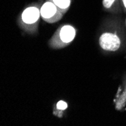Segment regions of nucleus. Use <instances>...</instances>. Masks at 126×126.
Returning <instances> with one entry per match:
<instances>
[{
  "instance_id": "obj_3",
  "label": "nucleus",
  "mask_w": 126,
  "mask_h": 126,
  "mask_svg": "<svg viewBox=\"0 0 126 126\" xmlns=\"http://www.w3.org/2000/svg\"><path fill=\"white\" fill-rule=\"evenodd\" d=\"M40 16V8L35 5H32L24 10L21 14V20L24 24L31 25L37 23Z\"/></svg>"
},
{
  "instance_id": "obj_4",
  "label": "nucleus",
  "mask_w": 126,
  "mask_h": 126,
  "mask_svg": "<svg viewBox=\"0 0 126 126\" xmlns=\"http://www.w3.org/2000/svg\"><path fill=\"white\" fill-rule=\"evenodd\" d=\"M59 32V36L61 42L64 45L73 42L76 36V30L75 28L71 25H64L63 26L60 30Z\"/></svg>"
},
{
  "instance_id": "obj_1",
  "label": "nucleus",
  "mask_w": 126,
  "mask_h": 126,
  "mask_svg": "<svg viewBox=\"0 0 126 126\" xmlns=\"http://www.w3.org/2000/svg\"><path fill=\"white\" fill-rule=\"evenodd\" d=\"M40 13L42 18L50 24L60 20L63 15L58 8L49 0L42 4L40 8Z\"/></svg>"
},
{
  "instance_id": "obj_8",
  "label": "nucleus",
  "mask_w": 126,
  "mask_h": 126,
  "mask_svg": "<svg viewBox=\"0 0 126 126\" xmlns=\"http://www.w3.org/2000/svg\"><path fill=\"white\" fill-rule=\"evenodd\" d=\"M122 2H123V4H124L125 8H126V0H122Z\"/></svg>"
},
{
  "instance_id": "obj_2",
  "label": "nucleus",
  "mask_w": 126,
  "mask_h": 126,
  "mask_svg": "<svg viewBox=\"0 0 126 126\" xmlns=\"http://www.w3.org/2000/svg\"><path fill=\"white\" fill-rule=\"evenodd\" d=\"M100 46L105 51H115L119 48L121 42L116 34L105 32L100 36Z\"/></svg>"
},
{
  "instance_id": "obj_5",
  "label": "nucleus",
  "mask_w": 126,
  "mask_h": 126,
  "mask_svg": "<svg viewBox=\"0 0 126 126\" xmlns=\"http://www.w3.org/2000/svg\"><path fill=\"white\" fill-rule=\"evenodd\" d=\"M52 2L63 14H65L71 5V0H49Z\"/></svg>"
},
{
  "instance_id": "obj_7",
  "label": "nucleus",
  "mask_w": 126,
  "mask_h": 126,
  "mask_svg": "<svg viewBox=\"0 0 126 126\" xmlns=\"http://www.w3.org/2000/svg\"><path fill=\"white\" fill-rule=\"evenodd\" d=\"M57 108H58V110H66L67 108V104L65 101L60 100L59 102H58V104H57Z\"/></svg>"
},
{
  "instance_id": "obj_6",
  "label": "nucleus",
  "mask_w": 126,
  "mask_h": 126,
  "mask_svg": "<svg viewBox=\"0 0 126 126\" xmlns=\"http://www.w3.org/2000/svg\"><path fill=\"white\" fill-rule=\"evenodd\" d=\"M116 0H103V5L105 8H110L114 4Z\"/></svg>"
}]
</instances>
